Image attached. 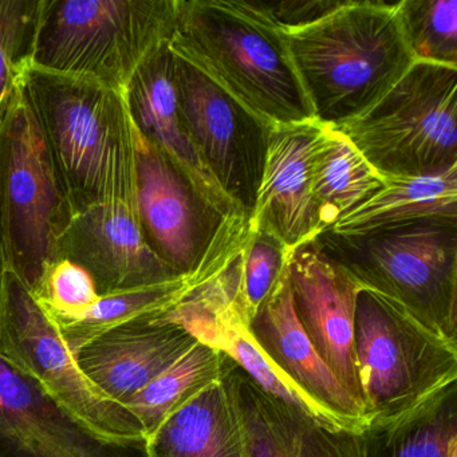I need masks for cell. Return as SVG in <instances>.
Segmentation results:
<instances>
[{
  "mask_svg": "<svg viewBox=\"0 0 457 457\" xmlns=\"http://www.w3.org/2000/svg\"><path fill=\"white\" fill-rule=\"evenodd\" d=\"M322 124L275 125L250 219L253 228L275 235L290 251L322 234L312 196V164Z\"/></svg>",
  "mask_w": 457,
  "mask_h": 457,
  "instance_id": "9a60e30c",
  "label": "cell"
},
{
  "mask_svg": "<svg viewBox=\"0 0 457 457\" xmlns=\"http://www.w3.org/2000/svg\"><path fill=\"white\" fill-rule=\"evenodd\" d=\"M30 287L34 299L58 325L79 320L100 296L90 272L69 259L45 264Z\"/></svg>",
  "mask_w": 457,
  "mask_h": 457,
  "instance_id": "f1b7e54d",
  "label": "cell"
},
{
  "mask_svg": "<svg viewBox=\"0 0 457 457\" xmlns=\"http://www.w3.org/2000/svg\"><path fill=\"white\" fill-rule=\"evenodd\" d=\"M384 184V179L341 132L323 125L312 164V196L320 231L330 229Z\"/></svg>",
  "mask_w": 457,
  "mask_h": 457,
  "instance_id": "d4e9b609",
  "label": "cell"
},
{
  "mask_svg": "<svg viewBox=\"0 0 457 457\" xmlns=\"http://www.w3.org/2000/svg\"><path fill=\"white\" fill-rule=\"evenodd\" d=\"M0 358L101 445L144 444L143 428L132 413L85 376L7 251L0 255Z\"/></svg>",
  "mask_w": 457,
  "mask_h": 457,
  "instance_id": "277c9868",
  "label": "cell"
},
{
  "mask_svg": "<svg viewBox=\"0 0 457 457\" xmlns=\"http://www.w3.org/2000/svg\"><path fill=\"white\" fill-rule=\"evenodd\" d=\"M37 7L38 0H0V132L28 79Z\"/></svg>",
  "mask_w": 457,
  "mask_h": 457,
  "instance_id": "83f0119b",
  "label": "cell"
},
{
  "mask_svg": "<svg viewBox=\"0 0 457 457\" xmlns=\"http://www.w3.org/2000/svg\"><path fill=\"white\" fill-rule=\"evenodd\" d=\"M449 457H457V445L454 446L453 449H452L451 456H449Z\"/></svg>",
  "mask_w": 457,
  "mask_h": 457,
  "instance_id": "d6a6232c",
  "label": "cell"
},
{
  "mask_svg": "<svg viewBox=\"0 0 457 457\" xmlns=\"http://www.w3.org/2000/svg\"><path fill=\"white\" fill-rule=\"evenodd\" d=\"M245 237L216 248L192 274L100 294L97 302L79 320L57 323L71 354L79 357L87 345L116 328L154 320L172 310L192 288L223 270L243 250Z\"/></svg>",
  "mask_w": 457,
  "mask_h": 457,
  "instance_id": "44dd1931",
  "label": "cell"
},
{
  "mask_svg": "<svg viewBox=\"0 0 457 457\" xmlns=\"http://www.w3.org/2000/svg\"><path fill=\"white\" fill-rule=\"evenodd\" d=\"M457 68L414 62L366 113L338 125L382 179L457 168Z\"/></svg>",
  "mask_w": 457,
  "mask_h": 457,
  "instance_id": "8992f818",
  "label": "cell"
},
{
  "mask_svg": "<svg viewBox=\"0 0 457 457\" xmlns=\"http://www.w3.org/2000/svg\"><path fill=\"white\" fill-rule=\"evenodd\" d=\"M245 247L218 274L192 288L172 310L154 320L180 326L200 344L218 350L263 392L315 424L330 430L362 433L368 424L345 419L320 405L285 376L253 338L243 282Z\"/></svg>",
  "mask_w": 457,
  "mask_h": 457,
  "instance_id": "8fae6325",
  "label": "cell"
},
{
  "mask_svg": "<svg viewBox=\"0 0 457 457\" xmlns=\"http://www.w3.org/2000/svg\"><path fill=\"white\" fill-rule=\"evenodd\" d=\"M0 187L7 253L31 285L53 261L69 207L26 84L0 132Z\"/></svg>",
  "mask_w": 457,
  "mask_h": 457,
  "instance_id": "30bf717a",
  "label": "cell"
},
{
  "mask_svg": "<svg viewBox=\"0 0 457 457\" xmlns=\"http://www.w3.org/2000/svg\"><path fill=\"white\" fill-rule=\"evenodd\" d=\"M384 180L381 189L328 231L358 237L425 219L457 220V168L440 175Z\"/></svg>",
  "mask_w": 457,
  "mask_h": 457,
  "instance_id": "603a6c76",
  "label": "cell"
},
{
  "mask_svg": "<svg viewBox=\"0 0 457 457\" xmlns=\"http://www.w3.org/2000/svg\"><path fill=\"white\" fill-rule=\"evenodd\" d=\"M285 37L315 120L330 127L366 113L416 62L398 2L346 0Z\"/></svg>",
  "mask_w": 457,
  "mask_h": 457,
  "instance_id": "7a4b0ae2",
  "label": "cell"
},
{
  "mask_svg": "<svg viewBox=\"0 0 457 457\" xmlns=\"http://www.w3.org/2000/svg\"><path fill=\"white\" fill-rule=\"evenodd\" d=\"M223 379L242 428L245 457H366L362 433L315 424L263 392L227 357Z\"/></svg>",
  "mask_w": 457,
  "mask_h": 457,
  "instance_id": "2e32d148",
  "label": "cell"
},
{
  "mask_svg": "<svg viewBox=\"0 0 457 457\" xmlns=\"http://www.w3.org/2000/svg\"><path fill=\"white\" fill-rule=\"evenodd\" d=\"M168 49L272 127L315 120L285 31L248 0H179Z\"/></svg>",
  "mask_w": 457,
  "mask_h": 457,
  "instance_id": "6da1fadb",
  "label": "cell"
},
{
  "mask_svg": "<svg viewBox=\"0 0 457 457\" xmlns=\"http://www.w3.org/2000/svg\"><path fill=\"white\" fill-rule=\"evenodd\" d=\"M291 251L275 235L250 226L243 256V282L250 317L287 267Z\"/></svg>",
  "mask_w": 457,
  "mask_h": 457,
  "instance_id": "f546056e",
  "label": "cell"
},
{
  "mask_svg": "<svg viewBox=\"0 0 457 457\" xmlns=\"http://www.w3.org/2000/svg\"><path fill=\"white\" fill-rule=\"evenodd\" d=\"M128 95L141 135L184 176L203 202L221 218L245 219L205 170L195 149L179 106L173 54L168 46L138 71Z\"/></svg>",
  "mask_w": 457,
  "mask_h": 457,
  "instance_id": "e0dca14e",
  "label": "cell"
},
{
  "mask_svg": "<svg viewBox=\"0 0 457 457\" xmlns=\"http://www.w3.org/2000/svg\"><path fill=\"white\" fill-rule=\"evenodd\" d=\"M366 457H449L457 445L456 384L362 432Z\"/></svg>",
  "mask_w": 457,
  "mask_h": 457,
  "instance_id": "cb8c5ba5",
  "label": "cell"
},
{
  "mask_svg": "<svg viewBox=\"0 0 457 457\" xmlns=\"http://www.w3.org/2000/svg\"><path fill=\"white\" fill-rule=\"evenodd\" d=\"M253 338L299 389L334 413L365 422L362 405L320 360L294 312L287 267L250 320Z\"/></svg>",
  "mask_w": 457,
  "mask_h": 457,
  "instance_id": "d6986e66",
  "label": "cell"
},
{
  "mask_svg": "<svg viewBox=\"0 0 457 457\" xmlns=\"http://www.w3.org/2000/svg\"><path fill=\"white\" fill-rule=\"evenodd\" d=\"M26 93L46 136L69 212L93 202L130 116L128 90L29 68Z\"/></svg>",
  "mask_w": 457,
  "mask_h": 457,
  "instance_id": "9c48e42d",
  "label": "cell"
},
{
  "mask_svg": "<svg viewBox=\"0 0 457 457\" xmlns=\"http://www.w3.org/2000/svg\"><path fill=\"white\" fill-rule=\"evenodd\" d=\"M354 357L369 422L401 413L457 381V341L365 288L355 307Z\"/></svg>",
  "mask_w": 457,
  "mask_h": 457,
  "instance_id": "52a82bcc",
  "label": "cell"
},
{
  "mask_svg": "<svg viewBox=\"0 0 457 457\" xmlns=\"http://www.w3.org/2000/svg\"><path fill=\"white\" fill-rule=\"evenodd\" d=\"M195 344L180 326L145 320L96 339L77 361L104 395L124 405Z\"/></svg>",
  "mask_w": 457,
  "mask_h": 457,
  "instance_id": "ac0fdd59",
  "label": "cell"
},
{
  "mask_svg": "<svg viewBox=\"0 0 457 457\" xmlns=\"http://www.w3.org/2000/svg\"><path fill=\"white\" fill-rule=\"evenodd\" d=\"M223 366L221 353L196 341L170 368L132 395L124 403L125 408L137 420L146 437L165 417L220 378Z\"/></svg>",
  "mask_w": 457,
  "mask_h": 457,
  "instance_id": "484cf974",
  "label": "cell"
},
{
  "mask_svg": "<svg viewBox=\"0 0 457 457\" xmlns=\"http://www.w3.org/2000/svg\"><path fill=\"white\" fill-rule=\"evenodd\" d=\"M398 12L416 62L457 68V0H401Z\"/></svg>",
  "mask_w": 457,
  "mask_h": 457,
  "instance_id": "4316f807",
  "label": "cell"
},
{
  "mask_svg": "<svg viewBox=\"0 0 457 457\" xmlns=\"http://www.w3.org/2000/svg\"><path fill=\"white\" fill-rule=\"evenodd\" d=\"M137 197L149 245L175 275L196 271L216 248L250 229L245 219L213 212L138 128Z\"/></svg>",
  "mask_w": 457,
  "mask_h": 457,
  "instance_id": "4fadbf2b",
  "label": "cell"
},
{
  "mask_svg": "<svg viewBox=\"0 0 457 457\" xmlns=\"http://www.w3.org/2000/svg\"><path fill=\"white\" fill-rule=\"evenodd\" d=\"M7 250L6 242H4V211H2V187H0V253Z\"/></svg>",
  "mask_w": 457,
  "mask_h": 457,
  "instance_id": "1f68e13d",
  "label": "cell"
},
{
  "mask_svg": "<svg viewBox=\"0 0 457 457\" xmlns=\"http://www.w3.org/2000/svg\"><path fill=\"white\" fill-rule=\"evenodd\" d=\"M54 259H69L87 270L100 294L176 277L149 245L141 221L137 125L132 113L117 143L103 191L93 202L69 212Z\"/></svg>",
  "mask_w": 457,
  "mask_h": 457,
  "instance_id": "ba28073f",
  "label": "cell"
},
{
  "mask_svg": "<svg viewBox=\"0 0 457 457\" xmlns=\"http://www.w3.org/2000/svg\"><path fill=\"white\" fill-rule=\"evenodd\" d=\"M287 271L302 328L320 360L362 405L354 357L355 307L362 286L314 242L291 251Z\"/></svg>",
  "mask_w": 457,
  "mask_h": 457,
  "instance_id": "5bb4252c",
  "label": "cell"
},
{
  "mask_svg": "<svg viewBox=\"0 0 457 457\" xmlns=\"http://www.w3.org/2000/svg\"><path fill=\"white\" fill-rule=\"evenodd\" d=\"M346 0H283L251 4L283 31L306 28L344 6Z\"/></svg>",
  "mask_w": 457,
  "mask_h": 457,
  "instance_id": "4dcf8cb0",
  "label": "cell"
},
{
  "mask_svg": "<svg viewBox=\"0 0 457 457\" xmlns=\"http://www.w3.org/2000/svg\"><path fill=\"white\" fill-rule=\"evenodd\" d=\"M143 445L146 457H245L242 428L223 374L165 417Z\"/></svg>",
  "mask_w": 457,
  "mask_h": 457,
  "instance_id": "7402d4cb",
  "label": "cell"
},
{
  "mask_svg": "<svg viewBox=\"0 0 457 457\" xmlns=\"http://www.w3.org/2000/svg\"><path fill=\"white\" fill-rule=\"evenodd\" d=\"M179 0H38L29 68L117 90L170 45Z\"/></svg>",
  "mask_w": 457,
  "mask_h": 457,
  "instance_id": "3957f363",
  "label": "cell"
},
{
  "mask_svg": "<svg viewBox=\"0 0 457 457\" xmlns=\"http://www.w3.org/2000/svg\"><path fill=\"white\" fill-rule=\"evenodd\" d=\"M312 242L365 290L457 341V220L425 219L358 237L325 231Z\"/></svg>",
  "mask_w": 457,
  "mask_h": 457,
  "instance_id": "5b68a950",
  "label": "cell"
},
{
  "mask_svg": "<svg viewBox=\"0 0 457 457\" xmlns=\"http://www.w3.org/2000/svg\"><path fill=\"white\" fill-rule=\"evenodd\" d=\"M0 443L17 457H112L2 358Z\"/></svg>",
  "mask_w": 457,
  "mask_h": 457,
  "instance_id": "ffe728a7",
  "label": "cell"
},
{
  "mask_svg": "<svg viewBox=\"0 0 457 457\" xmlns=\"http://www.w3.org/2000/svg\"><path fill=\"white\" fill-rule=\"evenodd\" d=\"M173 74L179 106L203 165L250 220L272 125L175 54Z\"/></svg>",
  "mask_w": 457,
  "mask_h": 457,
  "instance_id": "7c38bea8",
  "label": "cell"
}]
</instances>
